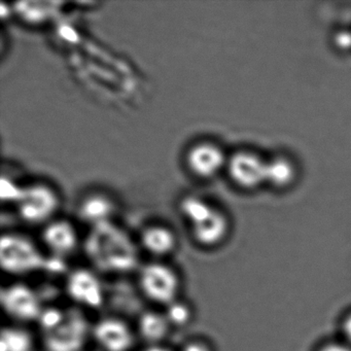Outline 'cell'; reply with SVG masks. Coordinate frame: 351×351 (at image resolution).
Masks as SVG:
<instances>
[{
	"label": "cell",
	"mask_w": 351,
	"mask_h": 351,
	"mask_svg": "<svg viewBox=\"0 0 351 351\" xmlns=\"http://www.w3.org/2000/svg\"><path fill=\"white\" fill-rule=\"evenodd\" d=\"M84 250L92 266L101 273L125 274L138 266L136 245L124 230L112 221L92 227Z\"/></svg>",
	"instance_id": "obj_1"
},
{
	"label": "cell",
	"mask_w": 351,
	"mask_h": 351,
	"mask_svg": "<svg viewBox=\"0 0 351 351\" xmlns=\"http://www.w3.org/2000/svg\"><path fill=\"white\" fill-rule=\"evenodd\" d=\"M166 307L167 310H166L165 316L170 326H184L190 322L191 310L186 304L176 301Z\"/></svg>",
	"instance_id": "obj_19"
},
{
	"label": "cell",
	"mask_w": 351,
	"mask_h": 351,
	"mask_svg": "<svg viewBox=\"0 0 351 351\" xmlns=\"http://www.w3.org/2000/svg\"><path fill=\"white\" fill-rule=\"evenodd\" d=\"M20 217L29 223H42L50 219L58 208L56 193L45 184H32L22 188L18 197Z\"/></svg>",
	"instance_id": "obj_5"
},
{
	"label": "cell",
	"mask_w": 351,
	"mask_h": 351,
	"mask_svg": "<svg viewBox=\"0 0 351 351\" xmlns=\"http://www.w3.org/2000/svg\"><path fill=\"white\" fill-rule=\"evenodd\" d=\"M141 243L149 254L166 256L176 247V239L171 230L163 226H151L141 234Z\"/></svg>",
	"instance_id": "obj_13"
},
{
	"label": "cell",
	"mask_w": 351,
	"mask_h": 351,
	"mask_svg": "<svg viewBox=\"0 0 351 351\" xmlns=\"http://www.w3.org/2000/svg\"><path fill=\"white\" fill-rule=\"evenodd\" d=\"M322 351H351V347L348 345L330 344L324 347Z\"/></svg>",
	"instance_id": "obj_22"
},
{
	"label": "cell",
	"mask_w": 351,
	"mask_h": 351,
	"mask_svg": "<svg viewBox=\"0 0 351 351\" xmlns=\"http://www.w3.org/2000/svg\"><path fill=\"white\" fill-rule=\"evenodd\" d=\"M34 339L25 328H3L0 335V351H32Z\"/></svg>",
	"instance_id": "obj_16"
},
{
	"label": "cell",
	"mask_w": 351,
	"mask_h": 351,
	"mask_svg": "<svg viewBox=\"0 0 351 351\" xmlns=\"http://www.w3.org/2000/svg\"><path fill=\"white\" fill-rule=\"evenodd\" d=\"M0 265L5 273L16 276L40 271L58 273L65 269L62 258H46L29 238L15 233L1 236Z\"/></svg>",
	"instance_id": "obj_3"
},
{
	"label": "cell",
	"mask_w": 351,
	"mask_h": 351,
	"mask_svg": "<svg viewBox=\"0 0 351 351\" xmlns=\"http://www.w3.org/2000/svg\"><path fill=\"white\" fill-rule=\"evenodd\" d=\"M229 172L236 184L244 188H254L267 182L268 162L252 153H238L230 161Z\"/></svg>",
	"instance_id": "obj_9"
},
{
	"label": "cell",
	"mask_w": 351,
	"mask_h": 351,
	"mask_svg": "<svg viewBox=\"0 0 351 351\" xmlns=\"http://www.w3.org/2000/svg\"><path fill=\"white\" fill-rule=\"evenodd\" d=\"M344 330L345 338L347 339L349 343L351 344V315L347 317V319L344 322Z\"/></svg>",
	"instance_id": "obj_23"
},
{
	"label": "cell",
	"mask_w": 351,
	"mask_h": 351,
	"mask_svg": "<svg viewBox=\"0 0 351 351\" xmlns=\"http://www.w3.org/2000/svg\"><path fill=\"white\" fill-rule=\"evenodd\" d=\"M92 335L104 351H129L134 343L130 326L116 317L100 319L92 328Z\"/></svg>",
	"instance_id": "obj_8"
},
{
	"label": "cell",
	"mask_w": 351,
	"mask_h": 351,
	"mask_svg": "<svg viewBox=\"0 0 351 351\" xmlns=\"http://www.w3.org/2000/svg\"><path fill=\"white\" fill-rule=\"evenodd\" d=\"M38 322L47 351H83L91 332L89 322L79 308H47Z\"/></svg>",
	"instance_id": "obj_2"
},
{
	"label": "cell",
	"mask_w": 351,
	"mask_h": 351,
	"mask_svg": "<svg viewBox=\"0 0 351 351\" xmlns=\"http://www.w3.org/2000/svg\"><path fill=\"white\" fill-rule=\"evenodd\" d=\"M293 176V168L289 161L285 159H276L268 162L267 182L276 186H282L289 184Z\"/></svg>",
	"instance_id": "obj_18"
},
{
	"label": "cell",
	"mask_w": 351,
	"mask_h": 351,
	"mask_svg": "<svg viewBox=\"0 0 351 351\" xmlns=\"http://www.w3.org/2000/svg\"><path fill=\"white\" fill-rule=\"evenodd\" d=\"M186 163L197 176L210 178L223 167L225 156L221 149L213 143H199L189 151Z\"/></svg>",
	"instance_id": "obj_10"
},
{
	"label": "cell",
	"mask_w": 351,
	"mask_h": 351,
	"mask_svg": "<svg viewBox=\"0 0 351 351\" xmlns=\"http://www.w3.org/2000/svg\"><path fill=\"white\" fill-rule=\"evenodd\" d=\"M143 351H171L167 347L161 346V345H149L147 348L143 349Z\"/></svg>",
	"instance_id": "obj_24"
},
{
	"label": "cell",
	"mask_w": 351,
	"mask_h": 351,
	"mask_svg": "<svg viewBox=\"0 0 351 351\" xmlns=\"http://www.w3.org/2000/svg\"><path fill=\"white\" fill-rule=\"evenodd\" d=\"M65 289L69 297L77 305L99 308L104 304V289L93 271L75 269L67 276Z\"/></svg>",
	"instance_id": "obj_7"
},
{
	"label": "cell",
	"mask_w": 351,
	"mask_h": 351,
	"mask_svg": "<svg viewBox=\"0 0 351 351\" xmlns=\"http://www.w3.org/2000/svg\"><path fill=\"white\" fill-rule=\"evenodd\" d=\"M45 245L52 256L62 258L73 254L77 245V235L75 228L69 221H52L43 232Z\"/></svg>",
	"instance_id": "obj_11"
},
{
	"label": "cell",
	"mask_w": 351,
	"mask_h": 351,
	"mask_svg": "<svg viewBox=\"0 0 351 351\" xmlns=\"http://www.w3.org/2000/svg\"><path fill=\"white\" fill-rule=\"evenodd\" d=\"M138 282L143 295L154 303L168 306L176 301L180 278L167 265L149 263L141 267Z\"/></svg>",
	"instance_id": "obj_4"
},
{
	"label": "cell",
	"mask_w": 351,
	"mask_h": 351,
	"mask_svg": "<svg viewBox=\"0 0 351 351\" xmlns=\"http://www.w3.org/2000/svg\"><path fill=\"white\" fill-rule=\"evenodd\" d=\"M337 46L341 49H350L351 48V34L350 32H340L337 34L336 40Z\"/></svg>",
	"instance_id": "obj_20"
},
{
	"label": "cell",
	"mask_w": 351,
	"mask_h": 351,
	"mask_svg": "<svg viewBox=\"0 0 351 351\" xmlns=\"http://www.w3.org/2000/svg\"><path fill=\"white\" fill-rule=\"evenodd\" d=\"M114 213V204L102 195H92L82 202L80 217L87 223L94 226L108 223Z\"/></svg>",
	"instance_id": "obj_14"
},
{
	"label": "cell",
	"mask_w": 351,
	"mask_h": 351,
	"mask_svg": "<svg viewBox=\"0 0 351 351\" xmlns=\"http://www.w3.org/2000/svg\"><path fill=\"white\" fill-rule=\"evenodd\" d=\"M180 209L184 217L190 221L191 225L194 226L204 221L215 208L197 197H186L182 200Z\"/></svg>",
	"instance_id": "obj_17"
},
{
	"label": "cell",
	"mask_w": 351,
	"mask_h": 351,
	"mask_svg": "<svg viewBox=\"0 0 351 351\" xmlns=\"http://www.w3.org/2000/svg\"><path fill=\"white\" fill-rule=\"evenodd\" d=\"M182 351H211V349L205 343L193 341V342L188 343Z\"/></svg>",
	"instance_id": "obj_21"
},
{
	"label": "cell",
	"mask_w": 351,
	"mask_h": 351,
	"mask_svg": "<svg viewBox=\"0 0 351 351\" xmlns=\"http://www.w3.org/2000/svg\"><path fill=\"white\" fill-rule=\"evenodd\" d=\"M0 303L5 313L16 322L38 320L44 310L36 291L24 283H13L3 287Z\"/></svg>",
	"instance_id": "obj_6"
},
{
	"label": "cell",
	"mask_w": 351,
	"mask_h": 351,
	"mask_svg": "<svg viewBox=\"0 0 351 351\" xmlns=\"http://www.w3.org/2000/svg\"><path fill=\"white\" fill-rule=\"evenodd\" d=\"M170 324L165 314L147 311L139 317V334L145 342L151 345H159V343L167 336Z\"/></svg>",
	"instance_id": "obj_15"
},
{
	"label": "cell",
	"mask_w": 351,
	"mask_h": 351,
	"mask_svg": "<svg viewBox=\"0 0 351 351\" xmlns=\"http://www.w3.org/2000/svg\"><path fill=\"white\" fill-rule=\"evenodd\" d=\"M228 232V221L223 213L213 209L208 217L192 226L193 237L197 243L206 247L217 245L225 238Z\"/></svg>",
	"instance_id": "obj_12"
}]
</instances>
